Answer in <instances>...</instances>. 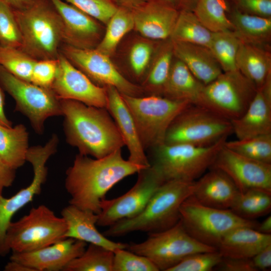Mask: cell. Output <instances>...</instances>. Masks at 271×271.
Listing matches in <instances>:
<instances>
[{
    "label": "cell",
    "instance_id": "6da1fadb",
    "mask_svg": "<svg viewBox=\"0 0 271 271\" xmlns=\"http://www.w3.org/2000/svg\"><path fill=\"white\" fill-rule=\"evenodd\" d=\"M145 168L124 160L121 149L99 159L78 154L66 172L69 204L98 214L107 193L122 179Z\"/></svg>",
    "mask_w": 271,
    "mask_h": 271
},
{
    "label": "cell",
    "instance_id": "7a4b0ae2",
    "mask_svg": "<svg viewBox=\"0 0 271 271\" xmlns=\"http://www.w3.org/2000/svg\"><path fill=\"white\" fill-rule=\"evenodd\" d=\"M66 141L79 154L104 157L121 149L123 139L106 108L70 99L60 100Z\"/></svg>",
    "mask_w": 271,
    "mask_h": 271
},
{
    "label": "cell",
    "instance_id": "3957f363",
    "mask_svg": "<svg viewBox=\"0 0 271 271\" xmlns=\"http://www.w3.org/2000/svg\"><path fill=\"white\" fill-rule=\"evenodd\" d=\"M194 182H165L139 214L116 222L109 226L103 234L106 237H119L134 231L149 234L172 227L180 220V209L182 203L193 194Z\"/></svg>",
    "mask_w": 271,
    "mask_h": 271
},
{
    "label": "cell",
    "instance_id": "277c9868",
    "mask_svg": "<svg viewBox=\"0 0 271 271\" xmlns=\"http://www.w3.org/2000/svg\"><path fill=\"white\" fill-rule=\"evenodd\" d=\"M22 36L19 48L32 59H56L62 44L61 18L51 0H33L13 10Z\"/></svg>",
    "mask_w": 271,
    "mask_h": 271
},
{
    "label": "cell",
    "instance_id": "5b68a950",
    "mask_svg": "<svg viewBox=\"0 0 271 271\" xmlns=\"http://www.w3.org/2000/svg\"><path fill=\"white\" fill-rule=\"evenodd\" d=\"M227 138L206 147L163 144L152 149L149 161L164 182H194L211 167Z\"/></svg>",
    "mask_w": 271,
    "mask_h": 271
},
{
    "label": "cell",
    "instance_id": "8992f818",
    "mask_svg": "<svg viewBox=\"0 0 271 271\" xmlns=\"http://www.w3.org/2000/svg\"><path fill=\"white\" fill-rule=\"evenodd\" d=\"M66 222L47 206L32 208L19 220L10 223L5 244L9 252L34 251L60 241L65 237Z\"/></svg>",
    "mask_w": 271,
    "mask_h": 271
},
{
    "label": "cell",
    "instance_id": "52a82bcc",
    "mask_svg": "<svg viewBox=\"0 0 271 271\" xmlns=\"http://www.w3.org/2000/svg\"><path fill=\"white\" fill-rule=\"evenodd\" d=\"M121 95L132 116L145 150L164 144L166 132L172 121L191 103L161 95Z\"/></svg>",
    "mask_w": 271,
    "mask_h": 271
},
{
    "label": "cell",
    "instance_id": "ba28073f",
    "mask_svg": "<svg viewBox=\"0 0 271 271\" xmlns=\"http://www.w3.org/2000/svg\"><path fill=\"white\" fill-rule=\"evenodd\" d=\"M232 133L231 121L204 106L190 103L172 121L164 144L206 147Z\"/></svg>",
    "mask_w": 271,
    "mask_h": 271
},
{
    "label": "cell",
    "instance_id": "9c48e42d",
    "mask_svg": "<svg viewBox=\"0 0 271 271\" xmlns=\"http://www.w3.org/2000/svg\"><path fill=\"white\" fill-rule=\"evenodd\" d=\"M180 220L187 232L199 242L217 248L223 237L241 226L256 228L258 222L243 219L230 209L211 207L200 203L193 195L182 204Z\"/></svg>",
    "mask_w": 271,
    "mask_h": 271
},
{
    "label": "cell",
    "instance_id": "30bf717a",
    "mask_svg": "<svg viewBox=\"0 0 271 271\" xmlns=\"http://www.w3.org/2000/svg\"><path fill=\"white\" fill-rule=\"evenodd\" d=\"M148 234L145 241L130 242L126 249L147 257L159 270L169 271L190 254L217 250L191 236L180 220L169 229Z\"/></svg>",
    "mask_w": 271,
    "mask_h": 271
},
{
    "label": "cell",
    "instance_id": "8fae6325",
    "mask_svg": "<svg viewBox=\"0 0 271 271\" xmlns=\"http://www.w3.org/2000/svg\"><path fill=\"white\" fill-rule=\"evenodd\" d=\"M256 90L254 84L237 69L223 72L204 85L195 104L231 121L244 113Z\"/></svg>",
    "mask_w": 271,
    "mask_h": 271
},
{
    "label": "cell",
    "instance_id": "7c38bea8",
    "mask_svg": "<svg viewBox=\"0 0 271 271\" xmlns=\"http://www.w3.org/2000/svg\"><path fill=\"white\" fill-rule=\"evenodd\" d=\"M0 85L15 100V111L26 116L39 134L43 133L46 119L62 115L60 99L51 89L19 78L1 66Z\"/></svg>",
    "mask_w": 271,
    "mask_h": 271
},
{
    "label": "cell",
    "instance_id": "4fadbf2b",
    "mask_svg": "<svg viewBox=\"0 0 271 271\" xmlns=\"http://www.w3.org/2000/svg\"><path fill=\"white\" fill-rule=\"evenodd\" d=\"M58 144V137L54 133L44 146L29 147L26 161L33 167L34 175L31 183L10 198L0 194V256H4L9 252L5 246V239L13 216L41 193L48 176L46 163L56 152Z\"/></svg>",
    "mask_w": 271,
    "mask_h": 271
},
{
    "label": "cell",
    "instance_id": "5bb4252c",
    "mask_svg": "<svg viewBox=\"0 0 271 271\" xmlns=\"http://www.w3.org/2000/svg\"><path fill=\"white\" fill-rule=\"evenodd\" d=\"M60 52L97 86H112L120 93L144 96L141 86L127 79L112 63L110 57L96 49H81L62 44Z\"/></svg>",
    "mask_w": 271,
    "mask_h": 271
},
{
    "label": "cell",
    "instance_id": "9a60e30c",
    "mask_svg": "<svg viewBox=\"0 0 271 271\" xmlns=\"http://www.w3.org/2000/svg\"><path fill=\"white\" fill-rule=\"evenodd\" d=\"M138 174L136 184L126 193L117 198L103 201L101 211L97 214V225L109 227L121 220L136 216L165 182L151 166L141 170Z\"/></svg>",
    "mask_w": 271,
    "mask_h": 271
},
{
    "label": "cell",
    "instance_id": "2e32d148",
    "mask_svg": "<svg viewBox=\"0 0 271 271\" xmlns=\"http://www.w3.org/2000/svg\"><path fill=\"white\" fill-rule=\"evenodd\" d=\"M211 168L226 174L239 192L257 189L271 194V164L243 156L224 145Z\"/></svg>",
    "mask_w": 271,
    "mask_h": 271
},
{
    "label": "cell",
    "instance_id": "e0dca14e",
    "mask_svg": "<svg viewBox=\"0 0 271 271\" xmlns=\"http://www.w3.org/2000/svg\"><path fill=\"white\" fill-rule=\"evenodd\" d=\"M56 76L51 89L59 99H70L106 108V87L96 85L60 52Z\"/></svg>",
    "mask_w": 271,
    "mask_h": 271
},
{
    "label": "cell",
    "instance_id": "ac0fdd59",
    "mask_svg": "<svg viewBox=\"0 0 271 271\" xmlns=\"http://www.w3.org/2000/svg\"><path fill=\"white\" fill-rule=\"evenodd\" d=\"M61 18L62 44L81 49H95L105 29L103 24L63 0H51Z\"/></svg>",
    "mask_w": 271,
    "mask_h": 271
},
{
    "label": "cell",
    "instance_id": "d6986e66",
    "mask_svg": "<svg viewBox=\"0 0 271 271\" xmlns=\"http://www.w3.org/2000/svg\"><path fill=\"white\" fill-rule=\"evenodd\" d=\"M86 242L66 238L43 248L27 252H12L10 260L19 262L33 271H63L73 259L81 255Z\"/></svg>",
    "mask_w": 271,
    "mask_h": 271
},
{
    "label": "cell",
    "instance_id": "ffe728a7",
    "mask_svg": "<svg viewBox=\"0 0 271 271\" xmlns=\"http://www.w3.org/2000/svg\"><path fill=\"white\" fill-rule=\"evenodd\" d=\"M131 12L133 30L155 41L170 38L180 13L164 0H150Z\"/></svg>",
    "mask_w": 271,
    "mask_h": 271
},
{
    "label": "cell",
    "instance_id": "44dd1931",
    "mask_svg": "<svg viewBox=\"0 0 271 271\" xmlns=\"http://www.w3.org/2000/svg\"><path fill=\"white\" fill-rule=\"evenodd\" d=\"M231 123L237 139L271 133V76L257 88L244 113Z\"/></svg>",
    "mask_w": 271,
    "mask_h": 271
},
{
    "label": "cell",
    "instance_id": "7402d4cb",
    "mask_svg": "<svg viewBox=\"0 0 271 271\" xmlns=\"http://www.w3.org/2000/svg\"><path fill=\"white\" fill-rule=\"evenodd\" d=\"M106 108L113 118L129 152L128 160L145 167L150 166L140 141L132 116L120 92L112 86L106 87Z\"/></svg>",
    "mask_w": 271,
    "mask_h": 271
},
{
    "label": "cell",
    "instance_id": "603a6c76",
    "mask_svg": "<svg viewBox=\"0 0 271 271\" xmlns=\"http://www.w3.org/2000/svg\"><path fill=\"white\" fill-rule=\"evenodd\" d=\"M239 193L230 178L216 168H210L194 182V197L200 203L213 208L230 209Z\"/></svg>",
    "mask_w": 271,
    "mask_h": 271
},
{
    "label": "cell",
    "instance_id": "cb8c5ba5",
    "mask_svg": "<svg viewBox=\"0 0 271 271\" xmlns=\"http://www.w3.org/2000/svg\"><path fill=\"white\" fill-rule=\"evenodd\" d=\"M61 214L67 224L66 238L97 245L113 252L127 247L128 244L113 241L98 231L97 214L69 204L62 209Z\"/></svg>",
    "mask_w": 271,
    "mask_h": 271
},
{
    "label": "cell",
    "instance_id": "d4e9b609",
    "mask_svg": "<svg viewBox=\"0 0 271 271\" xmlns=\"http://www.w3.org/2000/svg\"><path fill=\"white\" fill-rule=\"evenodd\" d=\"M173 43L175 57L184 63L203 84L212 82L223 72L208 47L180 42L173 41Z\"/></svg>",
    "mask_w": 271,
    "mask_h": 271
},
{
    "label": "cell",
    "instance_id": "484cf974",
    "mask_svg": "<svg viewBox=\"0 0 271 271\" xmlns=\"http://www.w3.org/2000/svg\"><path fill=\"white\" fill-rule=\"evenodd\" d=\"M271 234H265L248 226H241L228 233L217 249L223 257L250 258L268 245Z\"/></svg>",
    "mask_w": 271,
    "mask_h": 271
},
{
    "label": "cell",
    "instance_id": "4316f807",
    "mask_svg": "<svg viewBox=\"0 0 271 271\" xmlns=\"http://www.w3.org/2000/svg\"><path fill=\"white\" fill-rule=\"evenodd\" d=\"M236 66L237 69L257 88L260 87L271 76L270 46L241 42L236 56Z\"/></svg>",
    "mask_w": 271,
    "mask_h": 271
},
{
    "label": "cell",
    "instance_id": "83f0119b",
    "mask_svg": "<svg viewBox=\"0 0 271 271\" xmlns=\"http://www.w3.org/2000/svg\"><path fill=\"white\" fill-rule=\"evenodd\" d=\"M226 3V13L232 25L233 31L241 42L270 46L271 18L243 14Z\"/></svg>",
    "mask_w": 271,
    "mask_h": 271
},
{
    "label": "cell",
    "instance_id": "f1b7e54d",
    "mask_svg": "<svg viewBox=\"0 0 271 271\" xmlns=\"http://www.w3.org/2000/svg\"><path fill=\"white\" fill-rule=\"evenodd\" d=\"M204 85L184 63L175 57L162 96L195 104Z\"/></svg>",
    "mask_w": 271,
    "mask_h": 271
},
{
    "label": "cell",
    "instance_id": "f546056e",
    "mask_svg": "<svg viewBox=\"0 0 271 271\" xmlns=\"http://www.w3.org/2000/svg\"><path fill=\"white\" fill-rule=\"evenodd\" d=\"M174 57L172 40L160 41L141 85L146 95L162 96Z\"/></svg>",
    "mask_w": 271,
    "mask_h": 271
},
{
    "label": "cell",
    "instance_id": "4dcf8cb0",
    "mask_svg": "<svg viewBox=\"0 0 271 271\" xmlns=\"http://www.w3.org/2000/svg\"><path fill=\"white\" fill-rule=\"evenodd\" d=\"M29 148V133L24 124H0V159L4 164L15 170L21 167L26 162Z\"/></svg>",
    "mask_w": 271,
    "mask_h": 271
},
{
    "label": "cell",
    "instance_id": "1f68e13d",
    "mask_svg": "<svg viewBox=\"0 0 271 271\" xmlns=\"http://www.w3.org/2000/svg\"><path fill=\"white\" fill-rule=\"evenodd\" d=\"M133 28L131 11L118 8L105 25L103 37L95 49L111 57L122 39Z\"/></svg>",
    "mask_w": 271,
    "mask_h": 271
},
{
    "label": "cell",
    "instance_id": "d6a6232c",
    "mask_svg": "<svg viewBox=\"0 0 271 271\" xmlns=\"http://www.w3.org/2000/svg\"><path fill=\"white\" fill-rule=\"evenodd\" d=\"M213 33L205 28L193 12H180L170 36L175 42L202 45L209 48Z\"/></svg>",
    "mask_w": 271,
    "mask_h": 271
},
{
    "label": "cell",
    "instance_id": "836d02e7",
    "mask_svg": "<svg viewBox=\"0 0 271 271\" xmlns=\"http://www.w3.org/2000/svg\"><path fill=\"white\" fill-rule=\"evenodd\" d=\"M230 209L243 219L254 220L270 212L271 194L257 189L239 192Z\"/></svg>",
    "mask_w": 271,
    "mask_h": 271
},
{
    "label": "cell",
    "instance_id": "e575fe53",
    "mask_svg": "<svg viewBox=\"0 0 271 271\" xmlns=\"http://www.w3.org/2000/svg\"><path fill=\"white\" fill-rule=\"evenodd\" d=\"M225 0H198L193 11L201 23L212 33L233 31Z\"/></svg>",
    "mask_w": 271,
    "mask_h": 271
},
{
    "label": "cell",
    "instance_id": "d590c367",
    "mask_svg": "<svg viewBox=\"0 0 271 271\" xmlns=\"http://www.w3.org/2000/svg\"><path fill=\"white\" fill-rule=\"evenodd\" d=\"M240 43L233 31L213 33L208 48L223 72L237 70L236 58Z\"/></svg>",
    "mask_w": 271,
    "mask_h": 271
},
{
    "label": "cell",
    "instance_id": "8d00e7d4",
    "mask_svg": "<svg viewBox=\"0 0 271 271\" xmlns=\"http://www.w3.org/2000/svg\"><path fill=\"white\" fill-rule=\"evenodd\" d=\"M114 252L89 243L83 253L71 261L63 271H112Z\"/></svg>",
    "mask_w": 271,
    "mask_h": 271
},
{
    "label": "cell",
    "instance_id": "74e56055",
    "mask_svg": "<svg viewBox=\"0 0 271 271\" xmlns=\"http://www.w3.org/2000/svg\"><path fill=\"white\" fill-rule=\"evenodd\" d=\"M227 148L247 158L271 164V133L226 141Z\"/></svg>",
    "mask_w": 271,
    "mask_h": 271
},
{
    "label": "cell",
    "instance_id": "f35d334b",
    "mask_svg": "<svg viewBox=\"0 0 271 271\" xmlns=\"http://www.w3.org/2000/svg\"><path fill=\"white\" fill-rule=\"evenodd\" d=\"M160 41L143 37L132 44L128 54V62L131 72L137 79H145L152 58Z\"/></svg>",
    "mask_w": 271,
    "mask_h": 271
},
{
    "label": "cell",
    "instance_id": "ab89813d",
    "mask_svg": "<svg viewBox=\"0 0 271 271\" xmlns=\"http://www.w3.org/2000/svg\"><path fill=\"white\" fill-rule=\"evenodd\" d=\"M35 61L19 48L0 45V66L19 78L31 82Z\"/></svg>",
    "mask_w": 271,
    "mask_h": 271
},
{
    "label": "cell",
    "instance_id": "60d3db41",
    "mask_svg": "<svg viewBox=\"0 0 271 271\" xmlns=\"http://www.w3.org/2000/svg\"><path fill=\"white\" fill-rule=\"evenodd\" d=\"M112 271H159L147 257L126 248L114 252Z\"/></svg>",
    "mask_w": 271,
    "mask_h": 271
},
{
    "label": "cell",
    "instance_id": "b9f144b4",
    "mask_svg": "<svg viewBox=\"0 0 271 271\" xmlns=\"http://www.w3.org/2000/svg\"><path fill=\"white\" fill-rule=\"evenodd\" d=\"M222 258L218 250L197 252L187 256L169 271H211Z\"/></svg>",
    "mask_w": 271,
    "mask_h": 271
},
{
    "label": "cell",
    "instance_id": "7bdbcfd3",
    "mask_svg": "<svg viewBox=\"0 0 271 271\" xmlns=\"http://www.w3.org/2000/svg\"><path fill=\"white\" fill-rule=\"evenodd\" d=\"M0 45L20 48L22 36L13 10L0 3Z\"/></svg>",
    "mask_w": 271,
    "mask_h": 271
},
{
    "label": "cell",
    "instance_id": "ee69618b",
    "mask_svg": "<svg viewBox=\"0 0 271 271\" xmlns=\"http://www.w3.org/2000/svg\"><path fill=\"white\" fill-rule=\"evenodd\" d=\"M80 9L105 26L117 9L112 0H63Z\"/></svg>",
    "mask_w": 271,
    "mask_h": 271
},
{
    "label": "cell",
    "instance_id": "f6af8a7d",
    "mask_svg": "<svg viewBox=\"0 0 271 271\" xmlns=\"http://www.w3.org/2000/svg\"><path fill=\"white\" fill-rule=\"evenodd\" d=\"M57 65V59L36 60L32 69L31 82L51 89L56 76Z\"/></svg>",
    "mask_w": 271,
    "mask_h": 271
},
{
    "label": "cell",
    "instance_id": "bcb514c9",
    "mask_svg": "<svg viewBox=\"0 0 271 271\" xmlns=\"http://www.w3.org/2000/svg\"><path fill=\"white\" fill-rule=\"evenodd\" d=\"M227 4L245 14L271 18V0H225Z\"/></svg>",
    "mask_w": 271,
    "mask_h": 271
},
{
    "label": "cell",
    "instance_id": "7dc6e473",
    "mask_svg": "<svg viewBox=\"0 0 271 271\" xmlns=\"http://www.w3.org/2000/svg\"><path fill=\"white\" fill-rule=\"evenodd\" d=\"M215 269L221 271H257L251 258L223 257Z\"/></svg>",
    "mask_w": 271,
    "mask_h": 271
},
{
    "label": "cell",
    "instance_id": "c3c4849f",
    "mask_svg": "<svg viewBox=\"0 0 271 271\" xmlns=\"http://www.w3.org/2000/svg\"><path fill=\"white\" fill-rule=\"evenodd\" d=\"M257 270H266L271 266V244L264 247L251 258Z\"/></svg>",
    "mask_w": 271,
    "mask_h": 271
},
{
    "label": "cell",
    "instance_id": "681fc988",
    "mask_svg": "<svg viewBox=\"0 0 271 271\" xmlns=\"http://www.w3.org/2000/svg\"><path fill=\"white\" fill-rule=\"evenodd\" d=\"M16 177V170L5 164L0 159V194H3L5 188L11 186Z\"/></svg>",
    "mask_w": 271,
    "mask_h": 271
},
{
    "label": "cell",
    "instance_id": "f907efd6",
    "mask_svg": "<svg viewBox=\"0 0 271 271\" xmlns=\"http://www.w3.org/2000/svg\"><path fill=\"white\" fill-rule=\"evenodd\" d=\"M179 12H193L198 0H164Z\"/></svg>",
    "mask_w": 271,
    "mask_h": 271
},
{
    "label": "cell",
    "instance_id": "816d5d0a",
    "mask_svg": "<svg viewBox=\"0 0 271 271\" xmlns=\"http://www.w3.org/2000/svg\"><path fill=\"white\" fill-rule=\"evenodd\" d=\"M150 0H112L117 8L124 9L130 11L139 8Z\"/></svg>",
    "mask_w": 271,
    "mask_h": 271
},
{
    "label": "cell",
    "instance_id": "f5cc1de1",
    "mask_svg": "<svg viewBox=\"0 0 271 271\" xmlns=\"http://www.w3.org/2000/svg\"><path fill=\"white\" fill-rule=\"evenodd\" d=\"M5 96L0 85V124L7 127L12 126V122L7 118L4 110Z\"/></svg>",
    "mask_w": 271,
    "mask_h": 271
},
{
    "label": "cell",
    "instance_id": "db71d44e",
    "mask_svg": "<svg viewBox=\"0 0 271 271\" xmlns=\"http://www.w3.org/2000/svg\"><path fill=\"white\" fill-rule=\"evenodd\" d=\"M33 0H0V3L4 4L12 10H19L27 6Z\"/></svg>",
    "mask_w": 271,
    "mask_h": 271
},
{
    "label": "cell",
    "instance_id": "11a10c76",
    "mask_svg": "<svg viewBox=\"0 0 271 271\" xmlns=\"http://www.w3.org/2000/svg\"><path fill=\"white\" fill-rule=\"evenodd\" d=\"M5 271H33L31 268L19 262L10 260L4 267Z\"/></svg>",
    "mask_w": 271,
    "mask_h": 271
},
{
    "label": "cell",
    "instance_id": "9f6ffc18",
    "mask_svg": "<svg viewBox=\"0 0 271 271\" xmlns=\"http://www.w3.org/2000/svg\"><path fill=\"white\" fill-rule=\"evenodd\" d=\"M256 230L265 234H271V216L269 215L262 222L258 223Z\"/></svg>",
    "mask_w": 271,
    "mask_h": 271
}]
</instances>
